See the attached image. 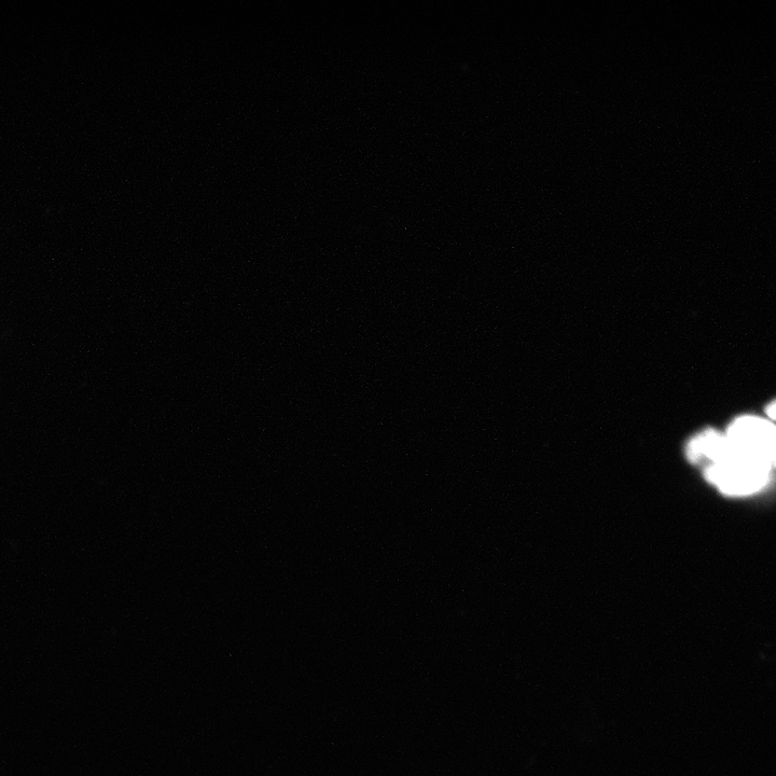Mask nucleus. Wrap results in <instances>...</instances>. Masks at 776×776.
Here are the masks:
<instances>
[{
	"label": "nucleus",
	"instance_id": "f257e3e1",
	"mask_svg": "<svg viewBox=\"0 0 776 776\" xmlns=\"http://www.w3.org/2000/svg\"><path fill=\"white\" fill-rule=\"evenodd\" d=\"M725 455L747 467L772 473L775 464V427L761 418L743 417L728 429Z\"/></svg>",
	"mask_w": 776,
	"mask_h": 776
},
{
	"label": "nucleus",
	"instance_id": "f03ea898",
	"mask_svg": "<svg viewBox=\"0 0 776 776\" xmlns=\"http://www.w3.org/2000/svg\"><path fill=\"white\" fill-rule=\"evenodd\" d=\"M726 449L725 434L705 431L691 439L687 447V457L694 464L704 468L715 463Z\"/></svg>",
	"mask_w": 776,
	"mask_h": 776
}]
</instances>
